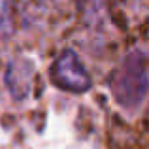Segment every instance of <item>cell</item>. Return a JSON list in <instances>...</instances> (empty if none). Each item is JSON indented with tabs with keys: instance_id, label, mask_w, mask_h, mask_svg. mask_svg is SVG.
<instances>
[{
	"instance_id": "6da1fadb",
	"label": "cell",
	"mask_w": 149,
	"mask_h": 149,
	"mask_svg": "<svg viewBox=\"0 0 149 149\" xmlns=\"http://www.w3.org/2000/svg\"><path fill=\"white\" fill-rule=\"evenodd\" d=\"M109 89L113 98L127 109L142 106L149 91V76L142 53H128L109 76Z\"/></svg>"
},
{
	"instance_id": "7a4b0ae2",
	"label": "cell",
	"mask_w": 149,
	"mask_h": 149,
	"mask_svg": "<svg viewBox=\"0 0 149 149\" xmlns=\"http://www.w3.org/2000/svg\"><path fill=\"white\" fill-rule=\"evenodd\" d=\"M51 81L68 93H87L93 85L87 68L72 49H64L51 66Z\"/></svg>"
},
{
	"instance_id": "3957f363",
	"label": "cell",
	"mask_w": 149,
	"mask_h": 149,
	"mask_svg": "<svg viewBox=\"0 0 149 149\" xmlns=\"http://www.w3.org/2000/svg\"><path fill=\"white\" fill-rule=\"evenodd\" d=\"M34 81V64L25 57H15L10 61L6 70V85L15 100H25L30 95Z\"/></svg>"
},
{
	"instance_id": "277c9868",
	"label": "cell",
	"mask_w": 149,
	"mask_h": 149,
	"mask_svg": "<svg viewBox=\"0 0 149 149\" xmlns=\"http://www.w3.org/2000/svg\"><path fill=\"white\" fill-rule=\"evenodd\" d=\"M13 32V0H0V40Z\"/></svg>"
},
{
	"instance_id": "5b68a950",
	"label": "cell",
	"mask_w": 149,
	"mask_h": 149,
	"mask_svg": "<svg viewBox=\"0 0 149 149\" xmlns=\"http://www.w3.org/2000/svg\"><path fill=\"white\" fill-rule=\"evenodd\" d=\"M79 6L87 19H96L100 17V11L104 8V0H79Z\"/></svg>"
}]
</instances>
